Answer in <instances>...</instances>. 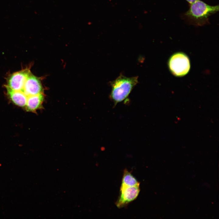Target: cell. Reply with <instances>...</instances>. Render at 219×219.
<instances>
[{
	"label": "cell",
	"instance_id": "obj_2",
	"mask_svg": "<svg viewBox=\"0 0 219 219\" xmlns=\"http://www.w3.org/2000/svg\"><path fill=\"white\" fill-rule=\"evenodd\" d=\"M218 5L211 6L200 0L190 4L185 15L197 25H202L207 22L208 17L219 11Z\"/></svg>",
	"mask_w": 219,
	"mask_h": 219
},
{
	"label": "cell",
	"instance_id": "obj_8",
	"mask_svg": "<svg viewBox=\"0 0 219 219\" xmlns=\"http://www.w3.org/2000/svg\"><path fill=\"white\" fill-rule=\"evenodd\" d=\"M44 99L43 93L31 96L27 99L25 109L30 112H36L42 107Z\"/></svg>",
	"mask_w": 219,
	"mask_h": 219
},
{
	"label": "cell",
	"instance_id": "obj_5",
	"mask_svg": "<svg viewBox=\"0 0 219 219\" xmlns=\"http://www.w3.org/2000/svg\"><path fill=\"white\" fill-rule=\"evenodd\" d=\"M43 91L39 78L31 73L27 77L23 88L18 91L23 93L27 99L30 96L43 93Z\"/></svg>",
	"mask_w": 219,
	"mask_h": 219
},
{
	"label": "cell",
	"instance_id": "obj_7",
	"mask_svg": "<svg viewBox=\"0 0 219 219\" xmlns=\"http://www.w3.org/2000/svg\"><path fill=\"white\" fill-rule=\"evenodd\" d=\"M7 93L10 99L15 105L25 108L27 103V97L22 92L15 91L5 85Z\"/></svg>",
	"mask_w": 219,
	"mask_h": 219
},
{
	"label": "cell",
	"instance_id": "obj_4",
	"mask_svg": "<svg viewBox=\"0 0 219 219\" xmlns=\"http://www.w3.org/2000/svg\"><path fill=\"white\" fill-rule=\"evenodd\" d=\"M140 191L139 186H121L119 197L116 203V207L121 208L135 200Z\"/></svg>",
	"mask_w": 219,
	"mask_h": 219
},
{
	"label": "cell",
	"instance_id": "obj_6",
	"mask_svg": "<svg viewBox=\"0 0 219 219\" xmlns=\"http://www.w3.org/2000/svg\"><path fill=\"white\" fill-rule=\"evenodd\" d=\"M31 73L29 68H26L12 74L8 78L6 85L13 90H20Z\"/></svg>",
	"mask_w": 219,
	"mask_h": 219
},
{
	"label": "cell",
	"instance_id": "obj_1",
	"mask_svg": "<svg viewBox=\"0 0 219 219\" xmlns=\"http://www.w3.org/2000/svg\"><path fill=\"white\" fill-rule=\"evenodd\" d=\"M138 77H130L120 75L110 82V97L116 104L127 99L132 90L138 83Z\"/></svg>",
	"mask_w": 219,
	"mask_h": 219
},
{
	"label": "cell",
	"instance_id": "obj_10",
	"mask_svg": "<svg viewBox=\"0 0 219 219\" xmlns=\"http://www.w3.org/2000/svg\"><path fill=\"white\" fill-rule=\"evenodd\" d=\"M186 1H187L189 3V4H191L193 2H195L197 0H186Z\"/></svg>",
	"mask_w": 219,
	"mask_h": 219
},
{
	"label": "cell",
	"instance_id": "obj_3",
	"mask_svg": "<svg viewBox=\"0 0 219 219\" xmlns=\"http://www.w3.org/2000/svg\"><path fill=\"white\" fill-rule=\"evenodd\" d=\"M169 68L174 75L182 76L189 72L190 67L189 59L187 55L182 52L173 54L168 62Z\"/></svg>",
	"mask_w": 219,
	"mask_h": 219
},
{
	"label": "cell",
	"instance_id": "obj_9",
	"mask_svg": "<svg viewBox=\"0 0 219 219\" xmlns=\"http://www.w3.org/2000/svg\"><path fill=\"white\" fill-rule=\"evenodd\" d=\"M140 186V183L127 169L124 171L121 186Z\"/></svg>",
	"mask_w": 219,
	"mask_h": 219
}]
</instances>
